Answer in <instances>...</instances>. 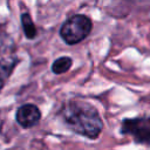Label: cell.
<instances>
[{
	"label": "cell",
	"mask_w": 150,
	"mask_h": 150,
	"mask_svg": "<svg viewBox=\"0 0 150 150\" xmlns=\"http://www.w3.org/2000/svg\"><path fill=\"white\" fill-rule=\"evenodd\" d=\"M121 132L131 136L136 143L150 145V117H135L123 120Z\"/></svg>",
	"instance_id": "cell-4"
},
{
	"label": "cell",
	"mask_w": 150,
	"mask_h": 150,
	"mask_svg": "<svg viewBox=\"0 0 150 150\" xmlns=\"http://www.w3.org/2000/svg\"><path fill=\"white\" fill-rule=\"evenodd\" d=\"M59 115L69 129L88 138H96L103 129L97 109L88 102L69 101L62 105Z\"/></svg>",
	"instance_id": "cell-1"
},
{
	"label": "cell",
	"mask_w": 150,
	"mask_h": 150,
	"mask_svg": "<svg viewBox=\"0 0 150 150\" xmlns=\"http://www.w3.org/2000/svg\"><path fill=\"white\" fill-rule=\"evenodd\" d=\"M19 62L16 49L9 35L0 33V90L6 84L13 69Z\"/></svg>",
	"instance_id": "cell-3"
},
{
	"label": "cell",
	"mask_w": 150,
	"mask_h": 150,
	"mask_svg": "<svg viewBox=\"0 0 150 150\" xmlns=\"http://www.w3.org/2000/svg\"><path fill=\"white\" fill-rule=\"evenodd\" d=\"M73 64V60L68 56H61L59 59H56L53 64H52V71L56 75H60V74H63L66 71H68L70 69Z\"/></svg>",
	"instance_id": "cell-7"
},
{
	"label": "cell",
	"mask_w": 150,
	"mask_h": 150,
	"mask_svg": "<svg viewBox=\"0 0 150 150\" xmlns=\"http://www.w3.org/2000/svg\"><path fill=\"white\" fill-rule=\"evenodd\" d=\"M91 28L93 22L87 15L76 14L62 23L60 36L67 45H76L90 34Z\"/></svg>",
	"instance_id": "cell-2"
},
{
	"label": "cell",
	"mask_w": 150,
	"mask_h": 150,
	"mask_svg": "<svg viewBox=\"0 0 150 150\" xmlns=\"http://www.w3.org/2000/svg\"><path fill=\"white\" fill-rule=\"evenodd\" d=\"M21 26L23 29V33L26 35L27 39L32 40L36 36V27L30 18V15L28 13H23L21 14Z\"/></svg>",
	"instance_id": "cell-6"
},
{
	"label": "cell",
	"mask_w": 150,
	"mask_h": 150,
	"mask_svg": "<svg viewBox=\"0 0 150 150\" xmlns=\"http://www.w3.org/2000/svg\"><path fill=\"white\" fill-rule=\"evenodd\" d=\"M40 118H41L40 109L35 104H30V103L19 107L15 114V120L22 128H32L36 125Z\"/></svg>",
	"instance_id": "cell-5"
}]
</instances>
